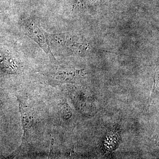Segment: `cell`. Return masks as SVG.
Returning a JSON list of instances; mask_svg holds the SVG:
<instances>
[{
  "mask_svg": "<svg viewBox=\"0 0 159 159\" xmlns=\"http://www.w3.org/2000/svg\"><path fill=\"white\" fill-rule=\"evenodd\" d=\"M23 28L27 35L37 43L46 54L54 58L49 44L48 34L43 30L39 23L27 20L23 25Z\"/></svg>",
  "mask_w": 159,
  "mask_h": 159,
  "instance_id": "6da1fadb",
  "label": "cell"
},
{
  "mask_svg": "<svg viewBox=\"0 0 159 159\" xmlns=\"http://www.w3.org/2000/svg\"><path fill=\"white\" fill-rule=\"evenodd\" d=\"M21 117L22 125L25 134H27V130L31 127L33 123V117L29 107L24 104L22 101L18 99Z\"/></svg>",
  "mask_w": 159,
  "mask_h": 159,
  "instance_id": "7a4b0ae2",
  "label": "cell"
},
{
  "mask_svg": "<svg viewBox=\"0 0 159 159\" xmlns=\"http://www.w3.org/2000/svg\"><path fill=\"white\" fill-rule=\"evenodd\" d=\"M67 104H64L62 107V113L63 116L66 118H69L71 116V112L70 111V108Z\"/></svg>",
  "mask_w": 159,
  "mask_h": 159,
  "instance_id": "3957f363",
  "label": "cell"
}]
</instances>
